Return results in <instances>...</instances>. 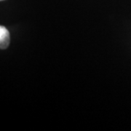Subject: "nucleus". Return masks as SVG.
<instances>
[{
  "mask_svg": "<svg viewBox=\"0 0 131 131\" xmlns=\"http://www.w3.org/2000/svg\"><path fill=\"white\" fill-rule=\"evenodd\" d=\"M9 45V33L5 26H0V48L6 49Z\"/></svg>",
  "mask_w": 131,
  "mask_h": 131,
  "instance_id": "1",
  "label": "nucleus"
},
{
  "mask_svg": "<svg viewBox=\"0 0 131 131\" xmlns=\"http://www.w3.org/2000/svg\"><path fill=\"white\" fill-rule=\"evenodd\" d=\"M0 1H4V0H0Z\"/></svg>",
  "mask_w": 131,
  "mask_h": 131,
  "instance_id": "2",
  "label": "nucleus"
}]
</instances>
